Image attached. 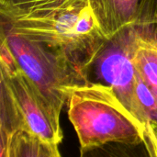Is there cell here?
Segmentation results:
<instances>
[{"label": "cell", "mask_w": 157, "mask_h": 157, "mask_svg": "<svg viewBox=\"0 0 157 157\" xmlns=\"http://www.w3.org/2000/svg\"><path fill=\"white\" fill-rule=\"evenodd\" d=\"M130 28L122 29L107 40L91 65L89 73L93 70L98 79L97 83L107 85L113 90L123 106L140 122L145 138L150 121L136 93V69L131 57Z\"/></svg>", "instance_id": "obj_4"}, {"label": "cell", "mask_w": 157, "mask_h": 157, "mask_svg": "<svg viewBox=\"0 0 157 157\" xmlns=\"http://www.w3.org/2000/svg\"><path fill=\"white\" fill-rule=\"evenodd\" d=\"M136 93L149 121H157V98L136 71Z\"/></svg>", "instance_id": "obj_8"}, {"label": "cell", "mask_w": 157, "mask_h": 157, "mask_svg": "<svg viewBox=\"0 0 157 157\" xmlns=\"http://www.w3.org/2000/svg\"><path fill=\"white\" fill-rule=\"evenodd\" d=\"M154 27L132 26L130 49L137 73L157 98V32Z\"/></svg>", "instance_id": "obj_6"}, {"label": "cell", "mask_w": 157, "mask_h": 157, "mask_svg": "<svg viewBox=\"0 0 157 157\" xmlns=\"http://www.w3.org/2000/svg\"><path fill=\"white\" fill-rule=\"evenodd\" d=\"M0 30L38 42L66 58L87 79L108 40L89 0H0Z\"/></svg>", "instance_id": "obj_1"}, {"label": "cell", "mask_w": 157, "mask_h": 157, "mask_svg": "<svg viewBox=\"0 0 157 157\" xmlns=\"http://www.w3.org/2000/svg\"><path fill=\"white\" fill-rule=\"evenodd\" d=\"M39 100L60 130L61 112L68 102L70 88L89 82L66 58L21 36L0 30Z\"/></svg>", "instance_id": "obj_3"}, {"label": "cell", "mask_w": 157, "mask_h": 157, "mask_svg": "<svg viewBox=\"0 0 157 157\" xmlns=\"http://www.w3.org/2000/svg\"><path fill=\"white\" fill-rule=\"evenodd\" d=\"M157 25V0H140L134 26Z\"/></svg>", "instance_id": "obj_9"}, {"label": "cell", "mask_w": 157, "mask_h": 157, "mask_svg": "<svg viewBox=\"0 0 157 157\" xmlns=\"http://www.w3.org/2000/svg\"><path fill=\"white\" fill-rule=\"evenodd\" d=\"M144 144L150 156L157 157V121H151Z\"/></svg>", "instance_id": "obj_10"}, {"label": "cell", "mask_w": 157, "mask_h": 157, "mask_svg": "<svg viewBox=\"0 0 157 157\" xmlns=\"http://www.w3.org/2000/svg\"><path fill=\"white\" fill-rule=\"evenodd\" d=\"M59 148L38 137L28 125L14 96L0 78V157H58Z\"/></svg>", "instance_id": "obj_5"}, {"label": "cell", "mask_w": 157, "mask_h": 157, "mask_svg": "<svg viewBox=\"0 0 157 157\" xmlns=\"http://www.w3.org/2000/svg\"><path fill=\"white\" fill-rule=\"evenodd\" d=\"M68 117L82 155L115 143L144 144V129L107 85L87 82L70 88Z\"/></svg>", "instance_id": "obj_2"}, {"label": "cell", "mask_w": 157, "mask_h": 157, "mask_svg": "<svg viewBox=\"0 0 157 157\" xmlns=\"http://www.w3.org/2000/svg\"><path fill=\"white\" fill-rule=\"evenodd\" d=\"M140 0H89L100 29L111 39L122 29L134 26Z\"/></svg>", "instance_id": "obj_7"}]
</instances>
